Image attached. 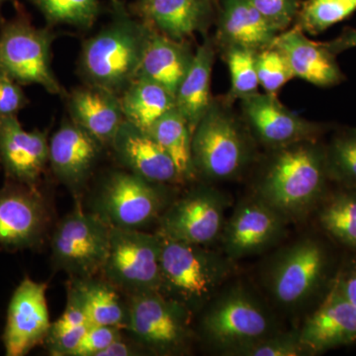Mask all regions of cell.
I'll return each instance as SVG.
<instances>
[{"instance_id": "obj_1", "label": "cell", "mask_w": 356, "mask_h": 356, "mask_svg": "<svg viewBox=\"0 0 356 356\" xmlns=\"http://www.w3.org/2000/svg\"><path fill=\"white\" fill-rule=\"evenodd\" d=\"M254 194L288 222L305 219L325 196L329 173L325 147L315 140L273 149Z\"/></svg>"}, {"instance_id": "obj_2", "label": "cell", "mask_w": 356, "mask_h": 356, "mask_svg": "<svg viewBox=\"0 0 356 356\" xmlns=\"http://www.w3.org/2000/svg\"><path fill=\"white\" fill-rule=\"evenodd\" d=\"M197 315L198 339L220 355L236 356L282 331L273 307L243 280H229Z\"/></svg>"}, {"instance_id": "obj_3", "label": "cell", "mask_w": 356, "mask_h": 356, "mask_svg": "<svg viewBox=\"0 0 356 356\" xmlns=\"http://www.w3.org/2000/svg\"><path fill=\"white\" fill-rule=\"evenodd\" d=\"M112 19L83 43L79 70L88 86L120 96L138 76L153 29L112 0Z\"/></svg>"}, {"instance_id": "obj_4", "label": "cell", "mask_w": 356, "mask_h": 356, "mask_svg": "<svg viewBox=\"0 0 356 356\" xmlns=\"http://www.w3.org/2000/svg\"><path fill=\"white\" fill-rule=\"evenodd\" d=\"M163 238L159 292L194 316L214 298L236 271V261L206 245Z\"/></svg>"}, {"instance_id": "obj_5", "label": "cell", "mask_w": 356, "mask_h": 356, "mask_svg": "<svg viewBox=\"0 0 356 356\" xmlns=\"http://www.w3.org/2000/svg\"><path fill=\"white\" fill-rule=\"evenodd\" d=\"M331 255L315 236H300L269 257L261 282L273 308L296 314L320 294L329 278Z\"/></svg>"}, {"instance_id": "obj_6", "label": "cell", "mask_w": 356, "mask_h": 356, "mask_svg": "<svg viewBox=\"0 0 356 356\" xmlns=\"http://www.w3.org/2000/svg\"><path fill=\"white\" fill-rule=\"evenodd\" d=\"M126 331L147 355H184L197 341L195 316L159 291L130 295Z\"/></svg>"}, {"instance_id": "obj_7", "label": "cell", "mask_w": 356, "mask_h": 356, "mask_svg": "<svg viewBox=\"0 0 356 356\" xmlns=\"http://www.w3.org/2000/svg\"><path fill=\"white\" fill-rule=\"evenodd\" d=\"M191 152L195 175L212 182L238 177L254 156L248 134L214 102L192 133Z\"/></svg>"}, {"instance_id": "obj_8", "label": "cell", "mask_w": 356, "mask_h": 356, "mask_svg": "<svg viewBox=\"0 0 356 356\" xmlns=\"http://www.w3.org/2000/svg\"><path fill=\"white\" fill-rule=\"evenodd\" d=\"M55 35L38 28L24 13L0 27V76L21 86L38 84L51 95H60L62 86L51 70V49Z\"/></svg>"}, {"instance_id": "obj_9", "label": "cell", "mask_w": 356, "mask_h": 356, "mask_svg": "<svg viewBox=\"0 0 356 356\" xmlns=\"http://www.w3.org/2000/svg\"><path fill=\"white\" fill-rule=\"evenodd\" d=\"M165 186L130 172L111 173L96 193L92 212L110 227L142 229L158 222L172 202Z\"/></svg>"}, {"instance_id": "obj_10", "label": "cell", "mask_w": 356, "mask_h": 356, "mask_svg": "<svg viewBox=\"0 0 356 356\" xmlns=\"http://www.w3.org/2000/svg\"><path fill=\"white\" fill-rule=\"evenodd\" d=\"M161 247L159 233L111 227L103 278L126 296L159 291Z\"/></svg>"}, {"instance_id": "obj_11", "label": "cell", "mask_w": 356, "mask_h": 356, "mask_svg": "<svg viewBox=\"0 0 356 356\" xmlns=\"http://www.w3.org/2000/svg\"><path fill=\"white\" fill-rule=\"evenodd\" d=\"M111 227L95 212L76 207L58 225L51 241V261L72 278L102 273L108 254Z\"/></svg>"}, {"instance_id": "obj_12", "label": "cell", "mask_w": 356, "mask_h": 356, "mask_svg": "<svg viewBox=\"0 0 356 356\" xmlns=\"http://www.w3.org/2000/svg\"><path fill=\"white\" fill-rule=\"evenodd\" d=\"M231 199L210 185H199L175 199L159 218L163 238L210 247L220 241Z\"/></svg>"}, {"instance_id": "obj_13", "label": "cell", "mask_w": 356, "mask_h": 356, "mask_svg": "<svg viewBox=\"0 0 356 356\" xmlns=\"http://www.w3.org/2000/svg\"><path fill=\"white\" fill-rule=\"evenodd\" d=\"M288 224L278 211L252 194L236 204L227 218L220 238L222 252L236 262L264 254L280 245Z\"/></svg>"}, {"instance_id": "obj_14", "label": "cell", "mask_w": 356, "mask_h": 356, "mask_svg": "<svg viewBox=\"0 0 356 356\" xmlns=\"http://www.w3.org/2000/svg\"><path fill=\"white\" fill-rule=\"evenodd\" d=\"M50 222L48 206L37 187L11 181L0 188V247L22 250L43 242Z\"/></svg>"}, {"instance_id": "obj_15", "label": "cell", "mask_w": 356, "mask_h": 356, "mask_svg": "<svg viewBox=\"0 0 356 356\" xmlns=\"http://www.w3.org/2000/svg\"><path fill=\"white\" fill-rule=\"evenodd\" d=\"M46 292V283L29 277L16 288L2 337L7 356H24L46 339L51 325Z\"/></svg>"}, {"instance_id": "obj_16", "label": "cell", "mask_w": 356, "mask_h": 356, "mask_svg": "<svg viewBox=\"0 0 356 356\" xmlns=\"http://www.w3.org/2000/svg\"><path fill=\"white\" fill-rule=\"evenodd\" d=\"M298 331L311 355L356 343V308L343 296L334 278L324 298Z\"/></svg>"}, {"instance_id": "obj_17", "label": "cell", "mask_w": 356, "mask_h": 356, "mask_svg": "<svg viewBox=\"0 0 356 356\" xmlns=\"http://www.w3.org/2000/svg\"><path fill=\"white\" fill-rule=\"evenodd\" d=\"M48 163L47 132L26 131L16 115L0 117V166L7 179L37 187Z\"/></svg>"}, {"instance_id": "obj_18", "label": "cell", "mask_w": 356, "mask_h": 356, "mask_svg": "<svg viewBox=\"0 0 356 356\" xmlns=\"http://www.w3.org/2000/svg\"><path fill=\"white\" fill-rule=\"evenodd\" d=\"M243 113L257 139L277 149L300 140H315L324 131L317 123L293 113L268 93H255L242 99Z\"/></svg>"}, {"instance_id": "obj_19", "label": "cell", "mask_w": 356, "mask_h": 356, "mask_svg": "<svg viewBox=\"0 0 356 356\" xmlns=\"http://www.w3.org/2000/svg\"><path fill=\"white\" fill-rule=\"evenodd\" d=\"M115 156L129 172L159 184L184 181L170 154L144 129L124 120L111 142Z\"/></svg>"}, {"instance_id": "obj_20", "label": "cell", "mask_w": 356, "mask_h": 356, "mask_svg": "<svg viewBox=\"0 0 356 356\" xmlns=\"http://www.w3.org/2000/svg\"><path fill=\"white\" fill-rule=\"evenodd\" d=\"M102 147L74 122H64L49 142V163L54 175L72 191H79L90 177Z\"/></svg>"}, {"instance_id": "obj_21", "label": "cell", "mask_w": 356, "mask_h": 356, "mask_svg": "<svg viewBox=\"0 0 356 356\" xmlns=\"http://www.w3.org/2000/svg\"><path fill=\"white\" fill-rule=\"evenodd\" d=\"M273 44L286 58L294 77L323 88L343 81L336 55L324 43L307 38L299 26L278 35Z\"/></svg>"}, {"instance_id": "obj_22", "label": "cell", "mask_w": 356, "mask_h": 356, "mask_svg": "<svg viewBox=\"0 0 356 356\" xmlns=\"http://www.w3.org/2000/svg\"><path fill=\"white\" fill-rule=\"evenodd\" d=\"M67 105L72 121L103 145H111L115 134L125 120L120 96L95 86L74 90Z\"/></svg>"}, {"instance_id": "obj_23", "label": "cell", "mask_w": 356, "mask_h": 356, "mask_svg": "<svg viewBox=\"0 0 356 356\" xmlns=\"http://www.w3.org/2000/svg\"><path fill=\"white\" fill-rule=\"evenodd\" d=\"M280 33L248 0H224L219 36L228 47H245L259 51L270 47Z\"/></svg>"}, {"instance_id": "obj_24", "label": "cell", "mask_w": 356, "mask_h": 356, "mask_svg": "<svg viewBox=\"0 0 356 356\" xmlns=\"http://www.w3.org/2000/svg\"><path fill=\"white\" fill-rule=\"evenodd\" d=\"M194 54L181 41L152 32L138 76L163 86L175 96Z\"/></svg>"}, {"instance_id": "obj_25", "label": "cell", "mask_w": 356, "mask_h": 356, "mask_svg": "<svg viewBox=\"0 0 356 356\" xmlns=\"http://www.w3.org/2000/svg\"><path fill=\"white\" fill-rule=\"evenodd\" d=\"M214 60V47L210 40H205L194 54L191 67L175 93V106L188 123L191 133L213 102L210 81Z\"/></svg>"}, {"instance_id": "obj_26", "label": "cell", "mask_w": 356, "mask_h": 356, "mask_svg": "<svg viewBox=\"0 0 356 356\" xmlns=\"http://www.w3.org/2000/svg\"><path fill=\"white\" fill-rule=\"evenodd\" d=\"M140 6L151 24L178 41L200 30L210 13L209 0H144Z\"/></svg>"}, {"instance_id": "obj_27", "label": "cell", "mask_w": 356, "mask_h": 356, "mask_svg": "<svg viewBox=\"0 0 356 356\" xmlns=\"http://www.w3.org/2000/svg\"><path fill=\"white\" fill-rule=\"evenodd\" d=\"M70 283L79 293L89 323L125 330L128 321V301L121 291L105 278H72Z\"/></svg>"}, {"instance_id": "obj_28", "label": "cell", "mask_w": 356, "mask_h": 356, "mask_svg": "<svg viewBox=\"0 0 356 356\" xmlns=\"http://www.w3.org/2000/svg\"><path fill=\"white\" fill-rule=\"evenodd\" d=\"M126 121L149 131L154 122L175 108V96L145 77L137 76L120 95Z\"/></svg>"}, {"instance_id": "obj_29", "label": "cell", "mask_w": 356, "mask_h": 356, "mask_svg": "<svg viewBox=\"0 0 356 356\" xmlns=\"http://www.w3.org/2000/svg\"><path fill=\"white\" fill-rule=\"evenodd\" d=\"M317 209L323 231L356 254V191L341 187L325 194Z\"/></svg>"}, {"instance_id": "obj_30", "label": "cell", "mask_w": 356, "mask_h": 356, "mask_svg": "<svg viewBox=\"0 0 356 356\" xmlns=\"http://www.w3.org/2000/svg\"><path fill=\"white\" fill-rule=\"evenodd\" d=\"M170 154L184 180L195 177L192 163V133L188 123L177 107L166 112L147 131Z\"/></svg>"}, {"instance_id": "obj_31", "label": "cell", "mask_w": 356, "mask_h": 356, "mask_svg": "<svg viewBox=\"0 0 356 356\" xmlns=\"http://www.w3.org/2000/svg\"><path fill=\"white\" fill-rule=\"evenodd\" d=\"M49 24H67L89 29L95 24L100 7L98 0H30Z\"/></svg>"}, {"instance_id": "obj_32", "label": "cell", "mask_w": 356, "mask_h": 356, "mask_svg": "<svg viewBox=\"0 0 356 356\" xmlns=\"http://www.w3.org/2000/svg\"><path fill=\"white\" fill-rule=\"evenodd\" d=\"M330 179L343 188L356 191V130L337 135L325 147Z\"/></svg>"}, {"instance_id": "obj_33", "label": "cell", "mask_w": 356, "mask_h": 356, "mask_svg": "<svg viewBox=\"0 0 356 356\" xmlns=\"http://www.w3.org/2000/svg\"><path fill=\"white\" fill-rule=\"evenodd\" d=\"M356 11V0H309L300 15L301 29L312 34L329 29Z\"/></svg>"}, {"instance_id": "obj_34", "label": "cell", "mask_w": 356, "mask_h": 356, "mask_svg": "<svg viewBox=\"0 0 356 356\" xmlns=\"http://www.w3.org/2000/svg\"><path fill=\"white\" fill-rule=\"evenodd\" d=\"M257 54V51L245 47H228L226 58L232 81L229 98L243 99L259 92Z\"/></svg>"}, {"instance_id": "obj_35", "label": "cell", "mask_w": 356, "mask_h": 356, "mask_svg": "<svg viewBox=\"0 0 356 356\" xmlns=\"http://www.w3.org/2000/svg\"><path fill=\"white\" fill-rule=\"evenodd\" d=\"M257 70L259 86L268 95H276L294 77L286 58L274 44L257 51Z\"/></svg>"}, {"instance_id": "obj_36", "label": "cell", "mask_w": 356, "mask_h": 356, "mask_svg": "<svg viewBox=\"0 0 356 356\" xmlns=\"http://www.w3.org/2000/svg\"><path fill=\"white\" fill-rule=\"evenodd\" d=\"M236 356H311L302 343L299 331H280L250 344Z\"/></svg>"}, {"instance_id": "obj_37", "label": "cell", "mask_w": 356, "mask_h": 356, "mask_svg": "<svg viewBox=\"0 0 356 356\" xmlns=\"http://www.w3.org/2000/svg\"><path fill=\"white\" fill-rule=\"evenodd\" d=\"M259 13L275 26L280 31H284L291 24L298 13V0H248Z\"/></svg>"}, {"instance_id": "obj_38", "label": "cell", "mask_w": 356, "mask_h": 356, "mask_svg": "<svg viewBox=\"0 0 356 356\" xmlns=\"http://www.w3.org/2000/svg\"><path fill=\"white\" fill-rule=\"evenodd\" d=\"M122 330L106 325H91L72 356H98L103 350L122 337Z\"/></svg>"}, {"instance_id": "obj_39", "label": "cell", "mask_w": 356, "mask_h": 356, "mask_svg": "<svg viewBox=\"0 0 356 356\" xmlns=\"http://www.w3.org/2000/svg\"><path fill=\"white\" fill-rule=\"evenodd\" d=\"M28 99L21 84L0 76V117L14 116L27 105Z\"/></svg>"}, {"instance_id": "obj_40", "label": "cell", "mask_w": 356, "mask_h": 356, "mask_svg": "<svg viewBox=\"0 0 356 356\" xmlns=\"http://www.w3.org/2000/svg\"><path fill=\"white\" fill-rule=\"evenodd\" d=\"M334 280L343 296L356 308V255L344 262Z\"/></svg>"}, {"instance_id": "obj_41", "label": "cell", "mask_w": 356, "mask_h": 356, "mask_svg": "<svg viewBox=\"0 0 356 356\" xmlns=\"http://www.w3.org/2000/svg\"><path fill=\"white\" fill-rule=\"evenodd\" d=\"M144 353L146 351L139 344L128 343L122 337L109 344L98 356H135L145 355Z\"/></svg>"}, {"instance_id": "obj_42", "label": "cell", "mask_w": 356, "mask_h": 356, "mask_svg": "<svg viewBox=\"0 0 356 356\" xmlns=\"http://www.w3.org/2000/svg\"><path fill=\"white\" fill-rule=\"evenodd\" d=\"M324 44L334 55L350 50V49L356 48V29L346 30L334 41Z\"/></svg>"}, {"instance_id": "obj_43", "label": "cell", "mask_w": 356, "mask_h": 356, "mask_svg": "<svg viewBox=\"0 0 356 356\" xmlns=\"http://www.w3.org/2000/svg\"><path fill=\"white\" fill-rule=\"evenodd\" d=\"M6 1H8V0H0V11H1L2 6Z\"/></svg>"}, {"instance_id": "obj_44", "label": "cell", "mask_w": 356, "mask_h": 356, "mask_svg": "<svg viewBox=\"0 0 356 356\" xmlns=\"http://www.w3.org/2000/svg\"><path fill=\"white\" fill-rule=\"evenodd\" d=\"M140 1H144V0H140Z\"/></svg>"}]
</instances>
